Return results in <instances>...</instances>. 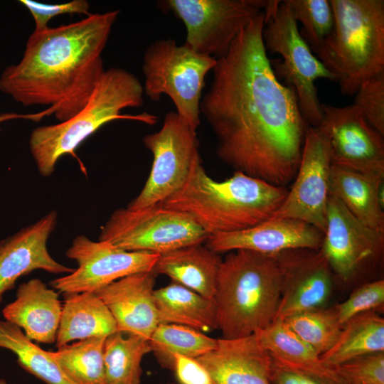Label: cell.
Returning a JSON list of instances; mask_svg holds the SVG:
<instances>
[{
  "instance_id": "cell-6",
  "label": "cell",
  "mask_w": 384,
  "mask_h": 384,
  "mask_svg": "<svg viewBox=\"0 0 384 384\" xmlns=\"http://www.w3.org/2000/svg\"><path fill=\"white\" fill-rule=\"evenodd\" d=\"M330 2L333 29L312 52L334 76L341 93L351 96L363 82L384 72V1Z\"/></svg>"
},
{
  "instance_id": "cell-10",
  "label": "cell",
  "mask_w": 384,
  "mask_h": 384,
  "mask_svg": "<svg viewBox=\"0 0 384 384\" xmlns=\"http://www.w3.org/2000/svg\"><path fill=\"white\" fill-rule=\"evenodd\" d=\"M157 3L161 9L173 13L183 23L186 46L218 59L265 9L268 0H165Z\"/></svg>"
},
{
  "instance_id": "cell-19",
  "label": "cell",
  "mask_w": 384,
  "mask_h": 384,
  "mask_svg": "<svg viewBox=\"0 0 384 384\" xmlns=\"http://www.w3.org/2000/svg\"><path fill=\"white\" fill-rule=\"evenodd\" d=\"M154 270L122 277L95 292L112 314L117 331L149 340L159 323Z\"/></svg>"
},
{
  "instance_id": "cell-43",
  "label": "cell",
  "mask_w": 384,
  "mask_h": 384,
  "mask_svg": "<svg viewBox=\"0 0 384 384\" xmlns=\"http://www.w3.org/2000/svg\"><path fill=\"white\" fill-rule=\"evenodd\" d=\"M13 384H16V383H13Z\"/></svg>"
},
{
  "instance_id": "cell-18",
  "label": "cell",
  "mask_w": 384,
  "mask_h": 384,
  "mask_svg": "<svg viewBox=\"0 0 384 384\" xmlns=\"http://www.w3.org/2000/svg\"><path fill=\"white\" fill-rule=\"evenodd\" d=\"M52 210L36 223L0 240V302L17 280L36 270L53 274H70L75 269L58 262L47 248L48 240L57 224Z\"/></svg>"
},
{
  "instance_id": "cell-21",
  "label": "cell",
  "mask_w": 384,
  "mask_h": 384,
  "mask_svg": "<svg viewBox=\"0 0 384 384\" xmlns=\"http://www.w3.org/2000/svg\"><path fill=\"white\" fill-rule=\"evenodd\" d=\"M63 304L58 293L40 279L21 284L15 299L2 309L4 320L21 328L33 341L55 343Z\"/></svg>"
},
{
  "instance_id": "cell-33",
  "label": "cell",
  "mask_w": 384,
  "mask_h": 384,
  "mask_svg": "<svg viewBox=\"0 0 384 384\" xmlns=\"http://www.w3.org/2000/svg\"><path fill=\"white\" fill-rule=\"evenodd\" d=\"M297 22L299 33L312 51L330 34L334 16L330 0H284Z\"/></svg>"
},
{
  "instance_id": "cell-42",
  "label": "cell",
  "mask_w": 384,
  "mask_h": 384,
  "mask_svg": "<svg viewBox=\"0 0 384 384\" xmlns=\"http://www.w3.org/2000/svg\"><path fill=\"white\" fill-rule=\"evenodd\" d=\"M164 384H175V383H164Z\"/></svg>"
},
{
  "instance_id": "cell-14",
  "label": "cell",
  "mask_w": 384,
  "mask_h": 384,
  "mask_svg": "<svg viewBox=\"0 0 384 384\" xmlns=\"http://www.w3.org/2000/svg\"><path fill=\"white\" fill-rule=\"evenodd\" d=\"M319 126L331 151V164L384 176L383 135L374 129L353 104L336 107L321 104Z\"/></svg>"
},
{
  "instance_id": "cell-20",
  "label": "cell",
  "mask_w": 384,
  "mask_h": 384,
  "mask_svg": "<svg viewBox=\"0 0 384 384\" xmlns=\"http://www.w3.org/2000/svg\"><path fill=\"white\" fill-rule=\"evenodd\" d=\"M196 359L215 384H272V358L255 334L218 338L213 350Z\"/></svg>"
},
{
  "instance_id": "cell-32",
  "label": "cell",
  "mask_w": 384,
  "mask_h": 384,
  "mask_svg": "<svg viewBox=\"0 0 384 384\" xmlns=\"http://www.w3.org/2000/svg\"><path fill=\"white\" fill-rule=\"evenodd\" d=\"M284 321L320 356L334 346L343 328L334 306L306 311Z\"/></svg>"
},
{
  "instance_id": "cell-4",
  "label": "cell",
  "mask_w": 384,
  "mask_h": 384,
  "mask_svg": "<svg viewBox=\"0 0 384 384\" xmlns=\"http://www.w3.org/2000/svg\"><path fill=\"white\" fill-rule=\"evenodd\" d=\"M282 288L274 255L239 250L222 259L214 301L223 338L255 334L276 319Z\"/></svg>"
},
{
  "instance_id": "cell-2",
  "label": "cell",
  "mask_w": 384,
  "mask_h": 384,
  "mask_svg": "<svg viewBox=\"0 0 384 384\" xmlns=\"http://www.w3.org/2000/svg\"><path fill=\"white\" fill-rule=\"evenodd\" d=\"M119 11L90 14L83 19L33 31L19 63L0 76V90L23 106L46 105L38 119L60 122L88 101L105 72L102 53Z\"/></svg>"
},
{
  "instance_id": "cell-38",
  "label": "cell",
  "mask_w": 384,
  "mask_h": 384,
  "mask_svg": "<svg viewBox=\"0 0 384 384\" xmlns=\"http://www.w3.org/2000/svg\"><path fill=\"white\" fill-rule=\"evenodd\" d=\"M180 384H215L206 369L196 359L179 354L172 358V368Z\"/></svg>"
},
{
  "instance_id": "cell-39",
  "label": "cell",
  "mask_w": 384,
  "mask_h": 384,
  "mask_svg": "<svg viewBox=\"0 0 384 384\" xmlns=\"http://www.w3.org/2000/svg\"><path fill=\"white\" fill-rule=\"evenodd\" d=\"M271 380L272 384H334L313 374L287 368L274 361Z\"/></svg>"
},
{
  "instance_id": "cell-16",
  "label": "cell",
  "mask_w": 384,
  "mask_h": 384,
  "mask_svg": "<svg viewBox=\"0 0 384 384\" xmlns=\"http://www.w3.org/2000/svg\"><path fill=\"white\" fill-rule=\"evenodd\" d=\"M384 232L370 228L329 195L326 223L320 250L331 270L343 280L351 278L365 261L383 250Z\"/></svg>"
},
{
  "instance_id": "cell-7",
  "label": "cell",
  "mask_w": 384,
  "mask_h": 384,
  "mask_svg": "<svg viewBox=\"0 0 384 384\" xmlns=\"http://www.w3.org/2000/svg\"><path fill=\"white\" fill-rule=\"evenodd\" d=\"M264 11V46L267 53L281 56L270 60L273 71L294 90L306 123L319 127L322 111L315 82L321 78L336 82V79L301 36L297 22L284 1L268 0Z\"/></svg>"
},
{
  "instance_id": "cell-36",
  "label": "cell",
  "mask_w": 384,
  "mask_h": 384,
  "mask_svg": "<svg viewBox=\"0 0 384 384\" xmlns=\"http://www.w3.org/2000/svg\"><path fill=\"white\" fill-rule=\"evenodd\" d=\"M334 368L346 384H384V352L360 356Z\"/></svg>"
},
{
  "instance_id": "cell-34",
  "label": "cell",
  "mask_w": 384,
  "mask_h": 384,
  "mask_svg": "<svg viewBox=\"0 0 384 384\" xmlns=\"http://www.w3.org/2000/svg\"><path fill=\"white\" fill-rule=\"evenodd\" d=\"M353 105L363 114L368 122L384 134V72L364 82L356 92Z\"/></svg>"
},
{
  "instance_id": "cell-25",
  "label": "cell",
  "mask_w": 384,
  "mask_h": 384,
  "mask_svg": "<svg viewBox=\"0 0 384 384\" xmlns=\"http://www.w3.org/2000/svg\"><path fill=\"white\" fill-rule=\"evenodd\" d=\"M64 295L55 341L57 348L71 341L94 336H108L118 331L112 314L95 293Z\"/></svg>"
},
{
  "instance_id": "cell-11",
  "label": "cell",
  "mask_w": 384,
  "mask_h": 384,
  "mask_svg": "<svg viewBox=\"0 0 384 384\" xmlns=\"http://www.w3.org/2000/svg\"><path fill=\"white\" fill-rule=\"evenodd\" d=\"M143 143L153 161L142 190L127 205L132 210L161 203L179 190L199 154L196 131L176 111L167 112L161 129L145 135Z\"/></svg>"
},
{
  "instance_id": "cell-22",
  "label": "cell",
  "mask_w": 384,
  "mask_h": 384,
  "mask_svg": "<svg viewBox=\"0 0 384 384\" xmlns=\"http://www.w3.org/2000/svg\"><path fill=\"white\" fill-rule=\"evenodd\" d=\"M383 178L332 165L329 195L362 223L384 232Z\"/></svg>"
},
{
  "instance_id": "cell-15",
  "label": "cell",
  "mask_w": 384,
  "mask_h": 384,
  "mask_svg": "<svg viewBox=\"0 0 384 384\" xmlns=\"http://www.w3.org/2000/svg\"><path fill=\"white\" fill-rule=\"evenodd\" d=\"M282 288L275 319L325 307L332 289L331 269L320 249H295L274 255Z\"/></svg>"
},
{
  "instance_id": "cell-1",
  "label": "cell",
  "mask_w": 384,
  "mask_h": 384,
  "mask_svg": "<svg viewBox=\"0 0 384 384\" xmlns=\"http://www.w3.org/2000/svg\"><path fill=\"white\" fill-rule=\"evenodd\" d=\"M265 11L216 59L200 111L220 159L246 175L284 186L295 177L309 125L292 87L279 82L264 46Z\"/></svg>"
},
{
  "instance_id": "cell-17",
  "label": "cell",
  "mask_w": 384,
  "mask_h": 384,
  "mask_svg": "<svg viewBox=\"0 0 384 384\" xmlns=\"http://www.w3.org/2000/svg\"><path fill=\"white\" fill-rule=\"evenodd\" d=\"M323 233L314 226L292 218H270L235 232L210 235L205 245L220 254L239 250L274 255L295 249H319Z\"/></svg>"
},
{
  "instance_id": "cell-23",
  "label": "cell",
  "mask_w": 384,
  "mask_h": 384,
  "mask_svg": "<svg viewBox=\"0 0 384 384\" xmlns=\"http://www.w3.org/2000/svg\"><path fill=\"white\" fill-rule=\"evenodd\" d=\"M221 262L220 254L203 243H198L159 255L153 270L156 274L166 275L174 282L213 299Z\"/></svg>"
},
{
  "instance_id": "cell-27",
  "label": "cell",
  "mask_w": 384,
  "mask_h": 384,
  "mask_svg": "<svg viewBox=\"0 0 384 384\" xmlns=\"http://www.w3.org/2000/svg\"><path fill=\"white\" fill-rule=\"evenodd\" d=\"M379 352H384V319L375 311H370L345 323L336 343L320 356L326 365L334 368L358 357Z\"/></svg>"
},
{
  "instance_id": "cell-13",
  "label": "cell",
  "mask_w": 384,
  "mask_h": 384,
  "mask_svg": "<svg viewBox=\"0 0 384 384\" xmlns=\"http://www.w3.org/2000/svg\"><path fill=\"white\" fill-rule=\"evenodd\" d=\"M331 166L330 146L326 136L319 127L309 126L294 181L284 202L271 218L304 221L324 234Z\"/></svg>"
},
{
  "instance_id": "cell-8",
  "label": "cell",
  "mask_w": 384,
  "mask_h": 384,
  "mask_svg": "<svg viewBox=\"0 0 384 384\" xmlns=\"http://www.w3.org/2000/svg\"><path fill=\"white\" fill-rule=\"evenodd\" d=\"M215 58L201 54L171 38L151 43L143 56L144 92L154 102L167 95L176 113L196 131L201 124L200 105L207 74Z\"/></svg>"
},
{
  "instance_id": "cell-29",
  "label": "cell",
  "mask_w": 384,
  "mask_h": 384,
  "mask_svg": "<svg viewBox=\"0 0 384 384\" xmlns=\"http://www.w3.org/2000/svg\"><path fill=\"white\" fill-rule=\"evenodd\" d=\"M107 336H94L58 348L48 353L74 384H105L104 344Z\"/></svg>"
},
{
  "instance_id": "cell-37",
  "label": "cell",
  "mask_w": 384,
  "mask_h": 384,
  "mask_svg": "<svg viewBox=\"0 0 384 384\" xmlns=\"http://www.w3.org/2000/svg\"><path fill=\"white\" fill-rule=\"evenodd\" d=\"M19 2L26 7L32 15L35 23V31H41L48 28V22L59 15L90 14V4L86 0H74L60 4H46L33 0H21Z\"/></svg>"
},
{
  "instance_id": "cell-9",
  "label": "cell",
  "mask_w": 384,
  "mask_h": 384,
  "mask_svg": "<svg viewBox=\"0 0 384 384\" xmlns=\"http://www.w3.org/2000/svg\"><path fill=\"white\" fill-rule=\"evenodd\" d=\"M208 236L189 215L158 203L134 210L117 209L102 228L99 240L126 251L161 255L204 243Z\"/></svg>"
},
{
  "instance_id": "cell-24",
  "label": "cell",
  "mask_w": 384,
  "mask_h": 384,
  "mask_svg": "<svg viewBox=\"0 0 384 384\" xmlns=\"http://www.w3.org/2000/svg\"><path fill=\"white\" fill-rule=\"evenodd\" d=\"M255 334L275 363L313 374L334 384H346L335 368L326 365L320 355L300 338L284 320L275 319L269 326Z\"/></svg>"
},
{
  "instance_id": "cell-5",
  "label": "cell",
  "mask_w": 384,
  "mask_h": 384,
  "mask_svg": "<svg viewBox=\"0 0 384 384\" xmlns=\"http://www.w3.org/2000/svg\"><path fill=\"white\" fill-rule=\"evenodd\" d=\"M143 86L132 73L118 68L105 70L88 101L75 116L31 133L29 147L40 174L50 176L58 160L75 150L104 124L116 119H132L154 125L157 117L149 114H122L129 107L144 104Z\"/></svg>"
},
{
  "instance_id": "cell-40",
  "label": "cell",
  "mask_w": 384,
  "mask_h": 384,
  "mask_svg": "<svg viewBox=\"0 0 384 384\" xmlns=\"http://www.w3.org/2000/svg\"><path fill=\"white\" fill-rule=\"evenodd\" d=\"M15 118H26L28 119V115H21V114H3L0 115V124L1 122L11 119H15ZM0 131H1V126H0Z\"/></svg>"
},
{
  "instance_id": "cell-41",
  "label": "cell",
  "mask_w": 384,
  "mask_h": 384,
  "mask_svg": "<svg viewBox=\"0 0 384 384\" xmlns=\"http://www.w3.org/2000/svg\"><path fill=\"white\" fill-rule=\"evenodd\" d=\"M0 384H8V383L5 379L0 378Z\"/></svg>"
},
{
  "instance_id": "cell-3",
  "label": "cell",
  "mask_w": 384,
  "mask_h": 384,
  "mask_svg": "<svg viewBox=\"0 0 384 384\" xmlns=\"http://www.w3.org/2000/svg\"><path fill=\"white\" fill-rule=\"evenodd\" d=\"M288 193L240 171L216 181L206 173L200 154L182 186L161 203L189 215L209 235L243 230L271 218Z\"/></svg>"
},
{
  "instance_id": "cell-12",
  "label": "cell",
  "mask_w": 384,
  "mask_h": 384,
  "mask_svg": "<svg viewBox=\"0 0 384 384\" xmlns=\"http://www.w3.org/2000/svg\"><path fill=\"white\" fill-rule=\"evenodd\" d=\"M65 255L75 260L77 269L50 282L53 289L64 294L96 292L126 276L153 270L159 255L126 251L105 241H92L78 235Z\"/></svg>"
},
{
  "instance_id": "cell-28",
  "label": "cell",
  "mask_w": 384,
  "mask_h": 384,
  "mask_svg": "<svg viewBox=\"0 0 384 384\" xmlns=\"http://www.w3.org/2000/svg\"><path fill=\"white\" fill-rule=\"evenodd\" d=\"M117 331L104 344L105 384H140L142 361L151 351L149 341L134 334Z\"/></svg>"
},
{
  "instance_id": "cell-26",
  "label": "cell",
  "mask_w": 384,
  "mask_h": 384,
  "mask_svg": "<svg viewBox=\"0 0 384 384\" xmlns=\"http://www.w3.org/2000/svg\"><path fill=\"white\" fill-rule=\"evenodd\" d=\"M154 297L159 324L183 325L202 332L218 329L213 299L175 282L154 289Z\"/></svg>"
},
{
  "instance_id": "cell-31",
  "label": "cell",
  "mask_w": 384,
  "mask_h": 384,
  "mask_svg": "<svg viewBox=\"0 0 384 384\" xmlns=\"http://www.w3.org/2000/svg\"><path fill=\"white\" fill-rule=\"evenodd\" d=\"M149 343L160 361L172 368V358L175 354L197 358L213 350L218 338L186 326L174 324H159L153 331Z\"/></svg>"
},
{
  "instance_id": "cell-30",
  "label": "cell",
  "mask_w": 384,
  "mask_h": 384,
  "mask_svg": "<svg viewBox=\"0 0 384 384\" xmlns=\"http://www.w3.org/2000/svg\"><path fill=\"white\" fill-rule=\"evenodd\" d=\"M0 348L11 351L22 368L46 384H74L48 351L33 343L21 328L6 320H0Z\"/></svg>"
},
{
  "instance_id": "cell-35",
  "label": "cell",
  "mask_w": 384,
  "mask_h": 384,
  "mask_svg": "<svg viewBox=\"0 0 384 384\" xmlns=\"http://www.w3.org/2000/svg\"><path fill=\"white\" fill-rule=\"evenodd\" d=\"M384 304V280L366 283L356 288L342 303L334 306L342 326L353 316L383 307Z\"/></svg>"
}]
</instances>
